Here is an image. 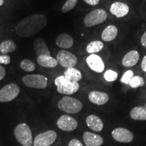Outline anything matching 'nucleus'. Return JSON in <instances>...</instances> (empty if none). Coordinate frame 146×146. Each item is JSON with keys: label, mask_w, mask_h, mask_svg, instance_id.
<instances>
[{"label": "nucleus", "mask_w": 146, "mask_h": 146, "mask_svg": "<svg viewBox=\"0 0 146 146\" xmlns=\"http://www.w3.org/2000/svg\"><path fill=\"white\" fill-rule=\"evenodd\" d=\"M118 28L115 25H108L104 29L102 33V39L106 42L112 41L116 38L118 35Z\"/></svg>", "instance_id": "aec40b11"}, {"label": "nucleus", "mask_w": 146, "mask_h": 146, "mask_svg": "<svg viewBox=\"0 0 146 146\" xmlns=\"http://www.w3.org/2000/svg\"><path fill=\"white\" fill-rule=\"evenodd\" d=\"M10 61V56H9L8 55H0V64H9Z\"/></svg>", "instance_id": "7c9ffc66"}, {"label": "nucleus", "mask_w": 146, "mask_h": 146, "mask_svg": "<svg viewBox=\"0 0 146 146\" xmlns=\"http://www.w3.org/2000/svg\"><path fill=\"white\" fill-rule=\"evenodd\" d=\"M36 62H37L38 64L41 66L47 68H55L58 64L56 58H53L51 56H47V55L38 56Z\"/></svg>", "instance_id": "412c9836"}, {"label": "nucleus", "mask_w": 146, "mask_h": 146, "mask_svg": "<svg viewBox=\"0 0 146 146\" xmlns=\"http://www.w3.org/2000/svg\"><path fill=\"white\" fill-rule=\"evenodd\" d=\"M83 137L86 146H100L104 143V139L101 136L89 131L83 133Z\"/></svg>", "instance_id": "dca6fc26"}, {"label": "nucleus", "mask_w": 146, "mask_h": 146, "mask_svg": "<svg viewBox=\"0 0 146 146\" xmlns=\"http://www.w3.org/2000/svg\"><path fill=\"white\" fill-rule=\"evenodd\" d=\"M104 44L101 41H93L90 42L86 47V51L90 54H96L104 49Z\"/></svg>", "instance_id": "393cba45"}, {"label": "nucleus", "mask_w": 146, "mask_h": 146, "mask_svg": "<svg viewBox=\"0 0 146 146\" xmlns=\"http://www.w3.org/2000/svg\"><path fill=\"white\" fill-rule=\"evenodd\" d=\"M57 138L56 131L50 130L40 133L34 139V146H50L54 143Z\"/></svg>", "instance_id": "1a4fd4ad"}, {"label": "nucleus", "mask_w": 146, "mask_h": 146, "mask_svg": "<svg viewBox=\"0 0 146 146\" xmlns=\"http://www.w3.org/2000/svg\"><path fill=\"white\" fill-rule=\"evenodd\" d=\"M56 44L60 48L66 50V49H69L72 47L74 44V40L70 35L62 33L58 35L56 37Z\"/></svg>", "instance_id": "f3484780"}, {"label": "nucleus", "mask_w": 146, "mask_h": 146, "mask_svg": "<svg viewBox=\"0 0 146 146\" xmlns=\"http://www.w3.org/2000/svg\"><path fill=\"white\" fill-rule=\"evenodd\" d=\"M86 124L89 128L96 132H100L104 128V123L101 118L94 114L87 116L86 118Z\"/></svg>", "instance_id": "6ab92c4d"}, {"label": "nucleus", "mask_w": 146, "mask_h": 146, "mask_svg": "<svg viewBox=\"0 0 146 146\" xmlns=\"http://www.w3.org/2000/svg\"><path fill=\"white\" fill-rule=\"evenodd\" d=\"M141 68L143 72H146V55L143 58L141 63Z\"/></svg>", "instance_id": "f704fd0d"}, {"label": "nucleus", "mask_w": 146, "mask_h": 146, "mask_svg": "<svg viewBox=\"0 0 146 146\" xmlns=\"http://www.w3.org/2000/svg\"><path fill=\"white\" fill-rule=\"evenodd\" d=\"M140 41H141L142 46L146 48V31L144 32V33L142 35L141 39H140Z\"/></svg>", "instance_id": "72a5a7b5"}, {"label": "nucleus", "mask_w": 146, "mask_h": 146, "mask_svg": "<svg viewBox=\"0 0 146 146\" xmlns=\"http://www.w3.org/2000/svg\"><path fill=\"white\" fill-rule=\"evenodd\" d=\"M130 116L135 120H146V108L143 106L134 107L130 112Z\"/></svg>", "instance_id": "5701e85b"}, {"label": "nucleus", "mask_w": 146, "mask_h": 146, "mask_svg": "<svg viewBox=\"0 0 146 146\" xmlns=\"http://www.w3.org/2000/svg\"><path fill=\"white\" fill-rule=\"evenodd\" d=\"M88 98L91 103L96 105H104L108 102L109 96L106 93L98 91H92L89 93Z\"/></svg>", "instance_id": "4468645a"}, {"label": "nucleus", "mask_w": 146, "mask_h": 146, "mask_svg": "<svg viewBox=\"0 0 146 146\" xmlns=\"http://www.w3.org/2000/svg\"><path fill=\"white\" fill-rule=\"evenodd\" d=\"M5 76V69L0 65V81L2 80Z\"/></svg>", "instance_id": "c9c22d12"}, {"label": "nucleus", "mask_w": 146, "mask_h": 146, "mask_svg": "<svg viewBox=\"0 0 146 146\" xmlns=\"http://www.w3.org/2000/svg\"><path fill=\"white\" fill-rule=\"evenodd\" d=\"M108 14L103 9H96L89 12L84 18V24L87 27H93L102 24L107 20Z\"/></svg>", "instance_id": "39448f33"}, {"label": "nucleus", "mask_w": 146, "mask_h": 146, "mask_svg": "<svg viewBox=\"0 0 146 146\" xmlns=\"http://www.w3.org/2000/svg\"><path fill=\"white\" fill-rule=\"evenodd\" d=\"M78 3V0H67L66 2L64 3L61 8L62 12L63 13H66L69 11L72 10L74 7L76 6Z\"/></svg>", "instance_id": "c85d7f7f"}, {"label": "nucleus", "mask_w": 146, "mask_h": 146, "mask_svg": "<svg viewBox=\"0 0 146 146\" xmlns=\"http://www.w3.org/2000/svg\"><path fill=\"white\" fill-rule=\"evenodd\" d=\"M54 83L57 87V91L60 94L70 96L75 94L79 89L78 82L70 81L64 75L56 77Z\"/></svg>", "instance_id": "f03ea898"}, {"label": "nucleus", "mask_w": 146, "mask_h": 146, "mask_svg": "<svg viewBox=\"0 0 146 146\" xmlns=\"http://www.w3.org/2000/svg\"><path fill=\"white\" fill-rule=\"evenodd\" d=\"M82 102L76 98L70 96L63 97L58 102V107L63 112L68 114H76L83 109Z\"/></svg>", "instance_id": "7ed1b4c3"}, {"label": "nucleus", "mask_w": 146, "mask_h": 146, "mask_svg": "<svg viewBox=\"0 0 146 146\" xmlns=\"http://www.w3.org/2000/svg\"><path fill=\"white\" fill-rule=\"evenodd\" d=\"M112 137L116 141L129 143L133 140L134 136L130 131L125 128H117L112 131Z\"/></svg>", "instance_id": "f8f14e48"}, {"label": "nucleus", "mask_w": 146, "mask_h": 146, "mask_svg": "<svg viewBox=\"0 0 146 146\" xmlns=\"http://www.w3.org/2000/svg\"><path fill=\"white\" fill-rule=\"evenodd\" d=\"M64 76L70 81L74 82L80 81L83 77L81 71L74 68V67L66 69L64 72Z\"/></svg>", "instance_id": "4be33fe9"}, {"label": "nucleus", "mask_w": 146, "mask_h": 146, "mask_svg": "<svg viewBox=\"0 0 146 146\" xmlns=\"http://www.w3.org/2000/svg\"><path fill=\"white\" fill-rule=\"evenodd\" d=\"M144 85H145V81H144L143 78L138 75L133 76L129 83V85H130V87L133 89L143 87Z\"/></svg>", "instance_id": "bb28decb"}, {"label": "nucleus", "mask_w": 146, "mask_h": 146, "mask_svg": "<svg viewBox=\"0 0 146 146\" xmlns=\"http://www.w3.org/2000/svg\"><path fill=\"white\" fill-rule=\"evenodd\" d=\"M139 54L136 50H131L126 54L122 60V64L126 68H132L138 63Z\"/></svg>", "instance_id": "2eb2a0df"}, {"label": "nucleus", "mask_w": 146, "mask_h": 146, "mask_svg": "<svg viewBox=\"0 0 146 146\" xmlns=\"http://www.w3.org/2000/svg\"><path fill=\"white\" fill-rule=\"evenodd\" d=\"M57 126L61 130L64 131H72L77 128L78 122L76 119L69 115L61 116L57 120Z\"/></svg>", "instance_id": "9d476101"}, {"label": "nucleus", "mask_w": 146, "mask_h": 146, "mask_svg": "<svg viewBox=\"0 0 146 146\" xmlns=\"http://www.w3.org/2000/svg\"><path fill=\"white\" fill-rule=\"evenodd\" d=\"M19 93L20 88L16 83L8 84L0 90V102L5 103L12 101Z\"/></svg>", "instance_id": "6e6552de"}, {"label": "nucleus", "mask_w": 146, "mask_h": 146, "mask_svg": "<svg viewBox=\"0 0 146 146\" xmlns=\"http://www.w3.org/2000/svg\"><path fill=\"white\" fill-rule=\"evenodd\" d=\"M16 50V45L12 40H5L0 44V52L3 55L14 52Z\"/></svg>", "instance_id": "b1692460"}, {"label": "nucleus", "mask_w": 146, "mask_h": 146, "mask_svg": "<svg viewBox=\"0 0 146 146\" xmlns=\"http://www.w3.org/2000/svg\"><path fill=\"white\" fill-rule=\"evenodd\" d=\"M56 60L60 65L66 68L74 67L78 62L75 55L65 50H60L58 52Z\"/></svg>", "instance_id": "0eeeda50"}, {"label": "nucleus", "mask_w": 146, "mask_h": 146, "mask_svg": "<svg viewBox=\"0 0 146 146\" xmlns=\"http://www.w3.org/2000/svg\"><path fill=\"white\" fill-rule=\"evenodd\" d=\"M110 12L116 18H123L129 14V7L125 3L115 1L110 5Z\"/></svg>", "instance_id": "ddd939ff"}, {"label": "nucleus", "mask_w": 146, "mask_h": 146, "mask_svg": "<svg viewBox=\"0 0 146 146\" xmlns=\"http://www.w3.org/2000/svg\"><path fill=\"white\" fill-rule=\"evenodd\" d=\"M100 0H84V1L87 4L93 5V6L98 5L100 3Z\"/></svg>", "instance_id": "473e14b6"}, {"label": "nucleus", "mask_w": 146, "mask_h": 146, "mask_svg": "<svg viewBox=\"0 0 146 146\" xmlns=\"http://www.w3.org/2000/svg\"><path fill=\"white\" fill-rule=\"evenodd\" d=\"M23 82L31 88L45 89L47 87L48 79L42 74H27L23 77Z\"/></svg>", "instance_id": "423d86ee"}, {"label": "nucleus", "mask_w": 146, "mask_h": 146, "mask_svg": "<svg viewBox=\"0 0 146 146\" xmlns=\"http://www.w3.org/2000/svg\"><path fill=\"white\" fill-rule=\"evenodd\" d=\"M134 76V73L133 71L131 70H128L124 73L123 75L122 76L121 78H120V82L123 84H126V85H129V82H130L131 79Z\"/></svg>", "instance_id": "c756f323"}, {"label": "nucleus", "mask_w": 146, "mask_h": 146, "mask_svg": "<svg viewBox=\"0 0 146 146\" xmlns=\"http://www.w3.org/2000/svg\"><path fill=\"white\" fill-rule=\"evenodd\" d=\"M14 135L23 146H31L33 143L31 130L26 123H21L16 126L14 129Z\"/></svg>", "instance_id": "20e7f679"}, {"label": "nucleus", "mask_w": 146, "mask_h": 146, "mask_svg": "<svg viewBox=\"0 0 146 146\" xmlns=\"http://www.w3.org/2000/svg\"><path fill=\"white\" fill-rule=\"evenodd\" d=\"M104 78L107 82H114L118 78V73L112 69H108L104 73Z\"/></svg>", "instance_id": "cd10ccee"}, {"label": "nucleus", "mask_w": 146, "mask_h": 146, "mask_svg": "<svg viewBox=\"0 0 146 146\" xmlns=\"http://www.w3.org/2000/svg\"><path fill=\"white\" fill-rule=\"evenodd\" d=\"M33 48L37 56H43V55L51 56L50 51L49 50L46 42L42 38H37L35 40L33 43Z\"/></svg>", "instance_id": "a211bd4d"}, {"label": "nucleus", "mask_w": 146, "mask_h": 146, "mask_svg": "<svg viewBox=\"0 0 146 146\" xmlns=\"http://www.w3.org/2000/svg\"><path fill=\"white\" fill-rule=\"evenodd\" d=\"M68 146H83V145L79 140L76 139H73L70 140V142H69Z\"/></svg>", "instance_id": "2f4dec72"}, {"label": "nucleus", "mask_w": 146, "mask_h": 146, "mask_svg": "<svg viewBox=\"0 0 146 146\" xmlns=\"http://www.w3.org/2000/svg\"><path fill=\"white\" fill-rule=\"evenodd\" d=\"M4 3V0H0V6H1Z\"/></svg>", "instance_id": "e433bc0d"}, {"label": "nucleus", "mask_w": 146, "mask_h": 146, "mask_svg": "<svg viewBox=\"0 0 146 146\" xmlns=\"http://www.w3.org/2000/svg\"><path fill=\"white\" fill-rule=\"evenodd\" d=\"M145 108H146V104H145Z\"/></svg>", "instance_id": "4c0bfd02"}, {"label": "nucleus", "mask_w": 146, "mask_h": 146, "mask_svg": "<svg viewBox=\"0 0 146 146\" xmlns=\"http://www.w3.org/2000/svg\"><path fill=\"white\" fill-rule=\"evenodd\" d=\"M47 20L43 14H33L24 18L18 23L16 33L20 37H29L33 36L44 29Z\"/></svg>", "instance_id": "f257e3e1"}, {"label": "nucleus", "mask_w": 146, "mask_h": 146, "mask_svg": "<svg viewBox=\"0 0 146 146\" xmlns=\"http://www.w3.org/2000/svg\"><path fill=\"white\" fill-rule=\"evenodd\" d=\"M20 66L26 72H33L35 70L36 65L33 62L29 59H24L20 63Z\"/></svg>", "instance_id": "a878e982"}, {"label": "nucleus", "mask_w": 146, "mask_h": 146, "mask_svg": "<svg viewBox=\"0 0 146 146\" xmlns=\"http://www.w3.org/2000/svg\"><path fill=\"white\" fill-rule=\"evenodd\" d=\"M86 62L91 70L96 72L102 73L105 70L104 62L96 54L89 55L87 58Z\"/></svg>", "instance_id": "9b49d317"}]
</instances>
